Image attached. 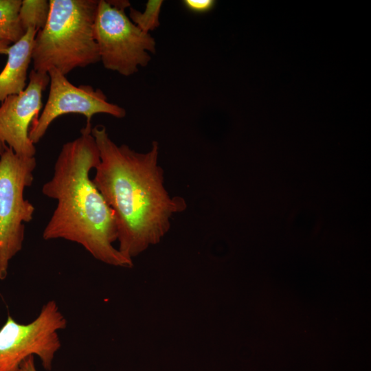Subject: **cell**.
Masks as SVG:
<instances>
[{
    "label": "cell",
    "instance_id": "cell-1",
    "mask_svg": "<svg viewBox=\"0 0 371 371\" xmlns=\"http://www.w3.org/2000/svg\"><path fill=\"white\" fill-rule=\"evenodd\" d=\"M91 133L100 159L92 181L113 212L119 251L132 260L161 241L172 217L187 203L181 196H171L165 187L157 142L139 153L116 144L103 125L92 128Z\"/></svg>",
    "mask_w": 371,
    "mask_h": 371
},
{
    "label": "cell",
    "instance_id": "cell-2",
    "mask_svg": "<svg viewBox=\"0 0 371 371\" xmlns=\"http://www.w3.org/2000/svg\"><path fill=\"white\" fill-rule=\"evenodd\" d=\"M91 130L86 124L78 137L63 145L53 175L42 187L45 196L56 201L43 238L76 243L100 262L130 268L133 260L113 245L117 240L113 212L89 177L100 160Z\"/></svg>",
    "mask_w": 371,
    "mask_h": 371
},
{
    "label": "cell",
    "instance_id": "cell-3",
    "mask_svg": "<svg viewBox=\"0 0 371 371\" xmlns=\"http://www.w3.org/2000/svg\"><path fill=\"white\" fill-rule=\"evenodd\" d=\"M99 0H49L45 27L38 31L32 52L33 69L55 68L65 76L100 61L93 26Z\"/></svg>",
    "mask_w": 371,
    "mask_h": 371
},
{
    "label": "cell",
    "instance_id": "cell-4",
    "mask_svg": "<svg viewBox=\"0 0 371 371\" xmlns=\"http://www.w3.org/2000/svg\"><path fill=\"white\" fill-rule=\"evenodd\" d=\"M35 157L16 155L5 146L0 157V280L6 278L10 260L21 250L25 223L33 218L34 206L24 197L34 181Z\"/></svg>",
    "mask_w": 371,
    "mask_h": 371
},
{
    "label": "cell",
    "instance_id": "cell-5",
    "mask_svg": "<svg viewBox=\"0 0 371 371\" xmlns=\"http://www.w3.org/2000/svg\"><path fill=\"white\" fill-rule=\"evenodd\" d=\"M124 10L111 1L99 0L93 34L104 68L129 76L148 64L150 54L156 52V42L150 33L135 25Z\"/></svg>",
    "mask_w": 371,
    "mask_h": 371
},
{
    "label": "cell",
    "instance_id": "cell-6",
    "mask_svg": "<svg viewBox=\"0 0 371 371\" xmlns=\"http://www.w3.org/2000/svg\"><path fill=\"white\" fill-rule=\"evenodd\" d=\"M66 327L67 319L54 300L44 304L30 323H19L8 315L0 328V371H19L31 355H37L44 369L51 370L61 346L58 332Z\"/></svg>",
    "mask_w": 371,
    "mask_h": 371
},
{
    "label": "cell",
    "instance_id": "cell-7",
    "mask_svg": "<svg viewBox=\"0 0 371 371\" xmlns=\"http://www.w3.org/2000/svg\"><path fill=\"white\" fill-rule=\"evenodd\" d=\"M47 74L49 76L48 98L29 131V138L34 144L43 137L51 124L63 115H82L86 117L87 125H91V119L95 114L104 113L120 119L126 116V110L109 102L101 89L89 85L76 86L55 68H51Z\"/></svg>",
    "mask_w": 371,
    "mask_h": 371
},
{
    "label": "cell",
    "instance_id": "cell-8",
    "mask_svg": "<svg viewBox=\"0 0 371 371\" xmlns=\"http://www.w3.org/2000/svg\"><path fill=\"white\" fill-rule=\"evenodd\" d=\"M30 81L21 93L0 104V142L22 157H35L36 148L29 138L32 122L43 106V92L49 83L47 73L32 69Z\"/></svg>",
    "mask_w": 371,
    "mask_h": 371
},
{
    "label": "cell",
    "instance_id": "cell-9",
    "mask_svg": "<svg viewBox=\"0 0 371 371\" xmlns=\"http://www.w3.org/2000/svg\"><path fill=\"white\" fill-rule=\"evenodd\" d=\"M37 31L27 29L23 36L8 48L7 61L0 72V104L9 95L23 91L27 87V70Z\"/></svg>",
    "mask_w": 371,
    "mask_h": 371
},
{
    "label": "cell",
    "instance_id": "cell-10",
    "mask_svg": "<svg viewBox=\"0 0 371 371\" xmlns=\"http://www.w3.org/2000/svg\"><path fill=\"white\" fill-rule=\"evenodd\" d=\"M21 0H0V40L14 43L25 34L19 12Z\"/></svg>",
    "mask_w": 371,
    "mask_h": 371
},
{
    "label": "cell",
    "instance_id": "cell-11",
    "mask_svg": "<svg viewBox=\"0 0 371 371\" xmlns=\"http://www.w3.org/2000/svg\"><path fill=\"white\" fill-rule=\"evenodd\" d=\"M49 10V1L23 0L19 18L23 30L33 28L38 32L42 30L48 20Z\"/></svg>",
    "mask_w": 371,
    "mask_h": 371
},
{
    "label": "cell",
    "instance_id": "cell-12",
    "mask_svg": "<svg viewBox=\"0 0 371 371\" xmlns=\"http://www.w3.org/2000/svg\"><path fill=\"white\" fill-rule=\"evenodd\" d=\"M163 3L162 0H148L143 12L130 7L128 16L142 31L150 33L160 25L159 15Z\"/></svg>",
    "mask_w": 371,
    "mask_h": 371
},
{
    "label": "cell",
    "instance_id": "cell-13",
    "mask_svg": "<svg viewBox=\"0 0 371 371\" xmlns=\"http://www.w3.org/2000/svg\"><path fill=\"white\" fill-rule=\"evenodd\" d=\"M216 3L214 0H184V6L190 11L203 13L211 10Z\"/></svg>",
    "mask_w": 371,
    "mask_h": 371
},
{
    "label": "cell",
    "instance_id": "cell-14",
    "mask_svg": "<svg viewBox=\"0 0 371 371\" xmlns=\"http://www.w3.org/2000/svg\"><path fill=\"white\" fill-rule=\"evenodd\" d=\"M19 371H37L34 365V356L26 358L20 365Z\"/></svg>",
    "mask_w": 371,
    "mask_h": 371
},
{
    "label": "cell",
    "instance_id": "cell-15",
    "mask_svg": "<svg viewBox=\"0 0 371 371\" xmlns=\"http://www.w3.org/2000/svg\"><path fill=\"white\" fill-rule=\"evenodd\" d=\"M10 46V43L0 40V54H7Z\"/></svg>",
    "mask_w": 371,
    "mask_h": 371
},
{
    "label": "cell",
    "instance_id": "cell-16",
    "mask_svg": "<svg viewBox=\"0 0 371 371\" xmlns=\"http://www.w3.org/2000/svg\"><path fill=\"white\" fill-rule=\"evenodd\" d=\"M5 146H6V145H5L1 142H0V157H1V155H2L3 152L4 151V149H5Z\"/></svg>",
    "mask_w": 371,
    "mask_h": 371
}]
</instances>
